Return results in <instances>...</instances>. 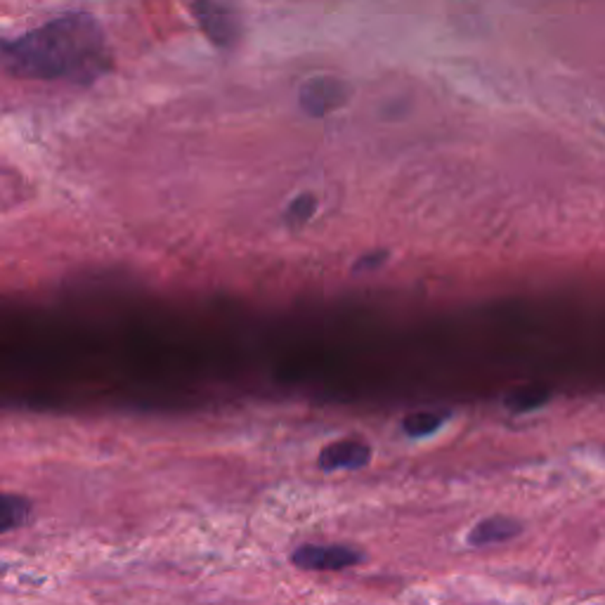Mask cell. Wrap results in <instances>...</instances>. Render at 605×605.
Returning <instances> with one entry per match:
<instances>
[{
  "label": "cell",
  "instance_id": "9",
  "mask_svg": "<svg viewBox=\"0 0 605 605\" xmlns=\"http://www.w3.org/2000/svg\"><path fill=\"white\" fill-rule=\"evenodd\" d=\"M546 399H549V393L542 390V388H525V390L509 395V398H506V407L520 414V412H530L535 407L544 405Z\"/></svg>",
  "mask_w": 605,
  "mask_h": 605
},
{
  "label": "cell",
  "instance_id": "7",
  "mask_svg": "<svg viewBox=\"0 0 605 605\" xmlns=\"http://www.w3.org/2000/svg\"><path fill=\"white\" fill-rule=\"evenodd\" d=\"M450 418V414L447 412H417V414H409V417H405V421H402V431L407 433V435L412 437H424V435H431V433H435L440 426L445 424Z\"/></svg>",
  "mask_w": 605,
  "mask_h": 605
},
{
  "label": "cell",
  "instance_id": "11",
  "mask_svg": "<svg viewBox=\"0 0 605 605\" xmlns=\"http://www.w3.org/2000/svg\"><path fill=\"white\" fill-rule=\"evenodd\" d=\"M388 253L386 251H374V253H369V256L360 258L357 261V270H374V268H380V262L386 261Z\"/></svg>",
  "mask_w": 605,
  "mask_h": 605
},
{
  "label": "cell",
  "instance_id": "5",
  "mask_svg": "<svg viewBox=\"0 0 605 605\" xmlns=\"http://www.w3.org/2000/svg\"><path fill=\"white\" fill-rule=\"evenodd\" d=\"M369 462H371V447L364 440L350 437V440L331 443L329 447L319 452L317 466L326 471V473H331V471H338V468H350V471L364 468Z\"/></svg>",
  "mask_w": 605,
  "mask_h": 605
},
{
  "label": "cell",
  "instance_id": "4",
  "mask_svg": "<svg viewBox=\"0 0 605 605\" xmlns=\"http://www.w3.org/2000/svg\"><path fill=\"white\" fill-rule=\"evenodd\" d=\"M345 100H348V87L344 81L331 78V76L310 78L300 87V106L310 116H325V114L338 109Z\"/></svg>",
  "mask_w": 605,
  "mask_h": 605
},
{
  "label": "cell",
  "instance_id": "3",
  "mask_svg": "<svg viewBox=\"0 0 605 605\" xmlns=\"http://www.w3.org/2000/svg\"><path fill=\"white\" fill-rule=\"evenodd\" d=\"M291 561L300 570H345L362 563L364 554L344 544H303L294 551Z\"/></svg>",
  "mask_w": 605,
  "mask_h": 605
},
{
  "label": "cell",
  "instance_id": "1",
  "mask_svg": "<svg viewBox=\"0 0 605 605\" xmlns=\"http://www.w3.org/2000/svg\"><path fill=\"white\" fill-rule=\"evenodd\" d=\"M7 69L22 78L90 86L112 69L100 22L87 13H67L3 48Z\"/></svg>",
  "mask_w": 605,
  "mask_h": 605
},
{
  "label": "cell",
  "instance_id": "6",
  "mask_svg": "<svg viewBox=\"0 0 605 605\" xmlns=\"http://www.w3.org/2000/svg\"><path fill=\"white\" fill-rule=\"evenodd\" d=\"M523 525L518 520L509 518V516H492V518L482 520L473 527V532L468 535V544L473 546H490V544L509 542L513 536H518Z\"/></svg>",
  "mask_w": 605,
  "mask_h": 605
},
{
  "label": "cell",
  "instance_id": "8",
  "mask_svg": "<svg viewBox=\"0 0 605 605\" xmlns=\"http://www.w3.org/2000/svg\"><path fill=\"white\" fill-rule=\"evenodd\" d=\"M29 513H32V504L26 497L7 492L3 497V532H13L22 527L29 520Z\"/></svg>",
  "mask_w": 605,
  "mask_h": 605
},
{
  "label": "cell",
  "instance_id": "10",
  "mask_svg": "<svg viewBox=\"0 0 605 605\" xmlns=\"http://www.w3.org/2000/svg\"><path fill=\"white\" fill-rule=\"evenodd\" d=\"M315 211H317V199L312 194H300L298 199L289 206L287 220L291 225H303L315 215Z\"/></svg>",
  "mask_w": 605,
  "mask_h": 605
},
{
  "label": "cell",
  "instance_id": "2",
  "mask_svg": "<svg viewBox=\"0 0 605 605\" xmlns=\"http://www.w3.org/2000/svg\"><path fill=\"white\" fill-rule=\"evenodd\" d=\"M192 13L211 43L218 48L234 45L242 26H239V14L225 0H194Z\"/></svg>",
  "mask_w": 605,
  "mask_h": 605
}]
</instances>
